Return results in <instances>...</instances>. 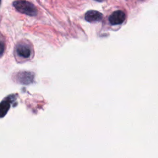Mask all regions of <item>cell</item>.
<instances>
[{"label":"cell","instance_id":"cell-1","mask_svg":"<svg viewBox=\"0 0 158 158\" xmlns=\"http://www.w3.org/2000/svg\"><path fill=\"white\" fill-rule=\"evenodd\" d=\"M13 6L19 12L30 15L35 16L37 14L36 7L30 2L25 0H17L13 2Z\"/></svg>","mask_w":158,"mask_h":158},{"label":"cell","instance_id":"cell-2","mask_svg":"<svg viewBox=\"0 0 158 158\" xmlns=\"http://www.w3.org/2000/svg\"><path fill=\"white\" fill-rule=\"evenodd\" d=\"M15 51L17 54L23 59H28L31 56L32 52L29 44L25 43H19L16 46Z\"/></svg>","mask_w":158,"mask_h":158},{"label":"cell","instance_id":"cell-3","mask_svg":"<svg viewBox=\"0 0 158 158\" xmlns=\"http://www.w3.org/2000/svg\"><path fill=\"white\" fill-rule=\"evenodd\" d=\"M126 19V15L122 10H118L111 14L109 17V21L111 25H120Z\"/></svg>","mask_w":158,"mask_h":158},{"label":"cell","instance_id":"cell-4","mask_svg":"<svg viewBox=\"0 0 158 158\" xmlns=\"http://www.w3.org/2000/svg\"><path fill=\"white\" fill-rule=\"evenodd\" d=\"M103 18V15L99 11L91 10H88L85 14V19L89 22H96L101 21Z\"/></svg>","mask_w":158,"mask_h":158},{"label":"cell","instance_id":"cell-5","mask_svg":"<svg viewBox=\"0 0 158 158\" xmlns=\"http://www.w3.org/2000/svg\"><path fill=\"white\" fill-rule=\"evenodd\" d=\"M17 78L22 83H28L30 81V79H32L31 73L27 72H20L17 75Z\"/></svg>","mask_w":158,"mask_h":158},{"label":"cell","instance_id":"cell-6","mask_svg":"<svg viewBox=\"0 0 158 158\" xmlns=\"http://www.w3.org/2000/svg\"><path fill=\"white\" fill-rule=\"evenodd\" d=\"M10 102L9 100L6 99L0 103V118L3 117L7 112L10 108Z\"/></svg>","mask_w":158,"mask_h":158},{"label":"cell","instance_id":"cell-7","mask_svg":"<svg viewBox=\"0 0 158 158\" xmlns=\"http://www.w3.org/2000/svg\"><path fill=\"white\" fill-rule=\"evenodd\" d=\"M4 48H5L4 44L2 41H0V56H1L3 54L4 51Z\"/></svg>","mask_w":158,"mask_h":158},{"label":"cell","instance_id":"cell-8","mask_svg":"<svg viewBox=\"0 0 158 158\" xmlns=\"http://www.w3.org/2000/svg\"><path fill=\"white\" fill-rule=\"evenodd\" d=\"M93 1H95L97 2H103V1H105L106 0H93Z\"/></svg>","mask_w":158,"mask_h":158},{"label":"cell","instance_id":"cell-9","mask_svg":"<svg viewBox=\"0 0 158 158\" xmlns=\"http://www.w3.org/2000/svg\"><path fill=\"white\" fill-rule=\"evenodd\" d=\"M0 2H1V0H0Z\"/></svg>","mask_w":158,"mask_h":158}]
</instances>
